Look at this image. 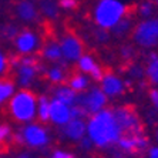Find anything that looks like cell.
<instances>
[{
    "instance_id": "6da1fadb",
    "label": "cell",
    "mask_w": 158,
    "mask_h": 158,
    "mask_svg": "<svg viewBox=\"0 0 158 158\" xmlns=\"http://www.w3.org/2000/svg\"><path fill=\"white\" fill-rule=\"evenodd\" d=\"M121 135V128L113 114V110H101L88 120L87 137L97 147H108L118 143Z\"/></svg>"
},
{
    "instance_id": "7a4b0ae2",
    "label": "cell",
    "mask_w": 158,
    "mask_h": 158,
    "mask_svg": "<svg viewBox=\"0 0 158 158\" xmlns=\"http://www.w3.org/2000/svg\"><path fill=\"white\" fill-rule=\"evenodd\" d=\"M11 117L16 121L30 123L37 115V98L29 90H20L11 97L9 104Z\"/></svg>"
},
{
    "instance_id": "3957f363",
    "label": "cell",
    "mask_w": 158,
    "mask_h": 158,
    "mask_svg": "<svg viewBox=\"0 0 158 158\" xmlns=\"http://www.w3.org/2000/svg\"><path fill=\"white\" fill-rule=\"evenodd\" d=\"M125 6L118 0H101L94 9V22L101 29H113L125 15Z\"/></svg>"
},
{
    "instance_id": "277c9868",
    "label": "cell",
    "mask_w": 158,
    "mask_h": 158,
    "mask_svg": "<svg viewBox=\"0 0 158 158\" xmlns=\"http://www.w3.org/2000/svg\"><path fill=\"white\" fill-rule=\"evenodd\" d=\"M132 40L141 47H154L158 44V17H150L137 24Z\"/></svg>"
},
{
    "instance_id": "5b68a950",
    "label": "cell",
    "mask_w": 158,
    "mask_h": 158,
    "mask_svg": "<svg viewBox=\"0 0 158 158\" xmlns=\"http://www.w3.org/2000/svg\"><path fill=\"white\" fill-rule=\"evenodd\" d=\"M115 120H117L120 128H121L123 135H140L143 134L141 123L134 111L125 108V107H118L113 110Z\"/></svg>"
},
{
    "instance_id": "8992f818",
    "label": "cell",
    "mask_w": 158,
    "mask_h": 158,
    "mask_svg": "<svg viewBox=\"0 0 158 158\" xmlns=\"http://www.w3.org/2000/svg\"><path fill=\"white\" fill-rule=\"evenodd\" d=\"M107 103V96L101 91L98 87H91V90L87 93L77 94V101L76 106L83 107L88 114H97L101 110H104V106Z\"/></svg>"
},
{
    "instance_id": "52a82bcc",
    "label": "cell",
    "mask_w": 158,
    "mask_h": 158,
    "mask_svg": "<svg viewBox=\"0 0 158 158\" xmlns=\"http://www.w3.org/2000/svg\"><path fill=\"white\" fill-rule=\"evenodd\" d=\"M15 138L19 144H26L33 148L43 147L48 143L47 131L37 124H27L19 134H16Z\"/></svg>"
},
{
    "instance_id": "ba28073f",
    "label": "cell",
    "mask_w": 158,
    "mask_h": 158,
    "mask_svg": "<svg viewBox=\"0 0 158 158\" xmlns=\"http://www.w3.org/2000/svg\"><path fill=\"white\" fill-rule=\"evenodd\" d=\"M63 59L67 61H78L83 57V43L77 36L67 34L60 41Z\"/></svg>"
},
{
    "instance_id": "9c48e42d",
    "label": "cell",
    "mask_w": 158,
    "mask_h": 158,
    "mask_svg": "<svg viewBox=\"0 0 158 158\" xmlns=\"http://www.w3.org/2000/svg\"><path fill=\"white\" fill-rule=\"evenodd\" d=\"M71 120V113L70 107H67L66 104L60 103L57 100H52L50 101V121L54 123L56 125H64Z\"/></svg>"
},
{
    "instance_id": "30bf717a",
    "label": "cell",
    "mask_w": 158,
    "mask_h": 158,
    "mask_svg": "<svg viewBox=\"0 0 158 158\" xmlns=\"http://www.w3.org/2000/svg\"><path fill=\"white\" fill-rule=\"evenodd\" d=\"M16 48L19 50V53L22 54H30V53L34 52V48L37 47V36L36 33H33L31 30H23L17 34L16 37Z\"/></svg>"
},
{
    "instance_id": "8fae6325",
    "label": "cell",
    "mask_w": 158,
    "mask_h": 158,
    "mask_svg": "<svg viewBox=\"0 0 158 158\" xmlns=\"http://www.w3.org/2000/svg\"><path fill=\"white\" fill-rule=\"evenodd\" d=\"M117 144L125 152H137V151H143L148 147V140L143 134H140V135H121Z\"/></svg>"
},
{
    "instance_id": "7c38bea8",
    "label": "cell",
    "mask_w": 158,
    "mask_h": 158,
    "mask_svg": "<svg viewBox=\"0 0 158 158\" xmlns=\"http://www.w3.org/2000/svg\"><path fill=\"white\" fill-rule=\"evenodd\" d=\"M101 91L107 97H115L124 91V83L114 74H104L103 80H101Z\"/></svg>"
},
{
    "instance_id": "4fadbf2b",
    "label": "cell",
    "mask_w": 158,
    "mask_h": 158,
    "mask_svg": "<svg viewBox=\"0 0 158 158\" xmlns=\"http://www.w3.org/2000/svg\"><path fill=\"white\" fill-rule=\"evenodd\" d=\"M63 132L70 140L81 141V138H84V134L87 132V124L84 120H70L63 127Z\"/></svg>"
},
{
    "instance_id": "5bb4252c",
    "label": "cell",
    "mask_w": 158,
    "mask_h": 158,
    "mask_svg": "<svg viewBox=\"0 0 158 158\" xmlns=\"http://www.w3.org/2000/svg\"><path fill=\"white\" fill-rule=\"evenodd\" d=\"M78 69H80L83 73L90 74V76L97 81H101L104 77V73H103V70H101V67L94 61V59H93L91 56L83 54V57L78 60Z\"/></svg>"
},
{
    "instance_id": "9a60e30c",
    "label": "cell",
    "mask_w": 158,
    "mask_h": 158,
    "mask_svg": "<svg viewBox=\"0 0 158 158\" xmlns=\"http://www.w3.org/2000/svg\"><path fill=\"white\" fill-rule=\"evenodd\" d=\"M16 11H17V16L20 17V20H23V22H34L39 17L37 7L33 2H20V3H17Z\"/></svg>"
},
{
    "instance_id": "2e32d148",
    "label": "cell",
    "mask_w": 158,
    "mask_h": 158,
    "mask_svg": "<svg viewBox=\"0 0 158 158\" xmlns=\"http://www.w3.org/2000/svg\"><path fill=\"white\" fill-rule=\"evenodd\" d=\"M40 70L39 66H20L17 71V77H19V84L22 85L23 88L29 87L31 84L33 78L36 77L37 71Z\"/></svg>"
},
{
    "instance_id": "e0dca14e",
    "label": "cell",
    "mask_w": 158,
    "mask_h": 158,
    "mask_svg": "<svg viewBox=\"0 0 158 158\" xmlns=\"http://www.w3.org/2000/svg\"><path fill=\"white\" fill-rule=\"evenodd\" d=\"M54 98L60 103L66 104L67 107H74L77 101V93L73 91L70 87H59L54 91Z\"/></svg>"
},
{
    "instance_id": "ac0fdd59",
    "label": "cell",
    "mask_w": 158,
    "mask_h": 158,
    "mask_svg": "<svg viewBox=\"0 0 158 158\" xmlns=\"http://www.w3.org/2000/svg\"><path fill=\"white\" fill-rule=\"evenodd\" d=\"M43 57H46V59L50 60V61H63L60 43H57V41H50V43L46 44L43 48Z\"/></svg>"
},
{
    "instance_id": "d6986e66",
    "label": "cell",
    "mask_w": 158,
    "mask_h": 158,
    "mask_svg": "<svg viewBox=\"0 0 158 158\" xmlns=\"http://www.w3.org/2000/svg\"><path fill=\"white\" fill-rule=\"evenodd\" d=\"M15 96V83L9 78H0V104Z\"/></svg>"
},
{
    "instance_id": "ffe728a7",
    "label": "cell",
    "mask_w": 158,
    "mask_h": 158,
    "mask_svg": "<svg viewBox=\"0 0 158 158\" xmlns=\"http://www.w3.org/2000/svg\"><path fill=\"white\" fill-rule=\"evenodd\" d=\"M37 115L43 123L50 120V101L46 96H40L37 98Z\"/></svg>"
},
{
    "instance_id": "44dd1931",
    "label": "cell",
    "mask_w": 158,
    "mask_h": 158,
    "mask_svg": "<svg viewBox=\"0 0 158 158\" xmlns=\"http://www.w3.org/2000/svg\"><path fill=\"white\" fill-rule=\"evenodd\" d=\"M145 74H147L148 80H150L152 84L158 85V56H157V53H151Z\"/></svg>"
},
{
    "instance_id": "7402d4cb",
    "label": "cell",
    "mask_w": 158,
    "mask_h": 158,
    "mask_svg": "<svg viewBox=\"0 0 158 158\" xmlns=\"http://www.w3.org/2000/svg\"><path fill=\"white\" fill-rule=\"evenodd\" d=\"M87 85H88V78L85 77L84 74H77V76H74L70 80V88L76 93L84 91L87 88Z\"/></svg>"
},
{
    "instance_id": "603a6c76",
    "label": "cell",
    "mask_w": 158,
    "mask_h": 158,
    "mask_svg": "<svg viewBox=\"0 0 158 158\" xmlns=\"http://www.w3.org/2000/svg\"><path fill=\"white\" fill-rule=\"evenodd\" d=\"M39 4L41 7V11L48 19H56L59 16V3H54V2H40Z\"/></svg>"
},
{
    "instance_id": "cb8c5ba5",
    "label": "cell",
    "mask_w": 158,
    "mask_h": 158,
    "mask_svg": "<svg viewBox=\"0 0 158 158\" xmlns=\"http://www.w3.org/2000/svg\"><path fill=\"white\" fill-rule=\"evenodd\" d=\"M130 26H131V20H130V19H121V20L113 27V33H114L115 36H123L124 33L128 31Z\"/></svg>"
},
{
    "instance_id": "d4e9b609",
    "label": "cell",
    "mask_w": 158,
    "mask_h": 158,
    "mask_svg": "<svg viewBox=\"0 0 158 158\" xmlns=\"http://www.w3.org/2000/svg\"><path fill=\"white\" fill-rule=\"evenodd\" d=\"M47 78L52 81V83H60V81L64 80L63 70L60 67H52V69L47 71Z\"/></svg>"
},
{
    "instance_id": "484cf974",
    "label": "cell",
    "mask_w": 158,
    "mask_h": 158,
    "mask_svg": "<svg viewBox=\"0 0 158 158\" xmlns=\"http://www.w3.org/2000/svg\"><path fill=\"white\" fill-rule=\"evenodd\" d=\"M138 11H140V15L143 16L145 20L150 19V16L152 15V11H154V4L151 3V2H144L138 6Z\"/></svg>"
},
{
    "instance_id": "4316f807",
    "label": "cell",
    "mask_w": 158,
    "mask_h": 158,
    "mask_svg": "<svg viewBox=\"0 0 158 158\" xmlns=\"http://www.w3.org/2000/svg\"><path fill=\"white\" fill-rule=\"evenodd\" d=\"M11 135V131H10V127L6 124H2L0 125V144H3L4 141L10 138Z\"/></svg>"
},
{
    "instance_id": "83f0119b",
    "label": "cell",
    "mask_w": 158,
    "mask_h": 158,
    "mask_svg": "<svg viewBox=\"0 0 158 158\" xmlns=\"http://www.w3.org/2000/svg\"><path fill=\"white\" fill-rule=\"evenodd\" d=\"M17 29H16L15 26H4L3 27V36L6 37V39H16L17 37Z\"/></svg>"
},
{
    "instance_id": "f1b7e54d",
    "label": "cell",
    "mask_w": 158,
    "mask_h": 158,
    "mask_svg": "<svg viewBox=\"0 0 158 158\" xmlns=\"http://www.w3.org/2000/svg\"><path fill=\"white\" fill-rule=\"evenodd\" d=\"M77 4L78 3L76 0H60L59 2V6L61 9H64V10H71V9H74Z\"/></svg>"
},
{
    "instance_id": "f546056e",
    "label": "cell",
    "mask_w": 158,
    "mask_h": 158,
    "mask_svg": "<svg viewBox=\"0 0 158 158\" xmlns=\"http://www.w3.org/2000/svg\"><path fill=\"white\" fill-rule=\"evenodd\" d=\"M52 158H76V157H74V154H71V152L57 150V151H54V152H53Z\"/></svg>"
},
{
    "instance_id": "4dcf8cb0",
    "label": "cell",
    "mask_w": 158,
    "mask_h": 158,
    "mask_svg": "<svg viewBox=\"0 0 158 158\" xmlns=\"http://www.w3.org/2000/svg\"><path fill=\"white\" fill-rule=\"evenodd\" d=\"M6 67H7V59L4 57V54L0 52V74L6 71Z\"/></svg>"
},
{
    "instance_id": "1f68e13d",
    "label": "cell",
    "mask_w": 158,
    "mask_h": 158,
    "mask_svg": "<svg viewBox=\"0 0 158 158\" xmlns=\"http://www.w3.org/2000/svg\"><path fill=\"white\" fill-rule=\"evenodd\" d=\"M150 98L155 107L158 108V90H151L150 91Z\"/></svg>"
},
{
    "instance_id": "d6a6232c",
    "label": "cell",
    "mask_w": 158,
    "mask_h": 158,
    "mask_svg": "<svg viewBox=\"0 0 158 158\" xmlns=\"http://www.w3.org/2000/svg\"><path fill=\"white\" fill-rule=\"evenodd\" d=\"M81 147L84 148V150H90L91 148V145H93V143H91V140L88 138V137H84V138H81Z\"/></svg>"
},
{
    "instance_id": "836d02e7",
    "label": "cell",
    "mask_w": 158,
    "mask_h": 158,
    "mask_svg": "<svg viewBox=\"0 0 158 158\" xmlns=\"http://www.w3.org/2000/svg\"><path fill=\"white\" fill-rule=\"evenodd\" d=\"M97 37H98V40L100 41H107L108 40V34H107L106 30H100V31H97Z\"/></svg>"
},
{
    "instance_id": "e575fe53",
    "label": "cell",
    "mask_w": 158,
    "mask_h": 158,
    "mask_svg": "<svg viewBox=\"0 0 158 158\" xmlns=\"http://www.w3.org/2000/svg\"><path fill=\"white\" fill-rule=\"evenodd\" d=\"M121 54H123V57L128 59L130 56L132 54V48H131V47H123V48H121Z\"/></svg>"
},
{
    "instance_id": "d590c367",
    "label": "cell",
    "mask_w": 158,
    "mask_h": 158,
    "mask_svg": "<svg viewBox=\"0 0 158 158\" xmlns=\"http://www.w3.org/2000/svg\"><path fill=\"white\" fill-rule=\"evenodd\" d=\"M148 158H158V147L150 148V154H148Z\"/></svg>"
},
{
    "instance_id": "8d00e7d4",
    "label": "cell",
    "mask_w": 158,
    "mask_h": 158,
    "mask_svg": "<svg viewBox=\"0 0 158 158\" xmlns=\"http://www.w3.org/2000/svg\"><path fill=\"white\" fill-rule=\"evenodd\" d=\"M157 140H158V132H157Z\"/></svg>"
}]
</instances>
